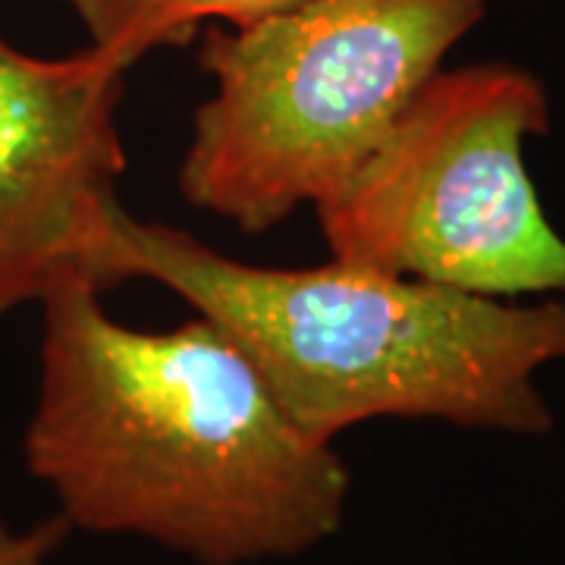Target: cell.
I'll return each mask as SVG.
<instances>
[{"instance_id": "6", "label": "cell", "mask_w": 565, "mask_h": 565, "mask_svg": "<svg viewBox=\"0 0 565 565\" xmlns=\"http://www.w3.org/2000/svg\"><path fill=\"white\" fill-rule=\"evenodd\" d=\"M88 32V47L129 73L158 47H180L207 22L245 25L299 0H63Z\"/></svg>"}, {"instance_id": "7", "label": "cell", "mask_w": 565, "mask_h": 565, "mask_svg": "<svg viewBox=\"0 0 565 565\" xmlns=\"http://www.w3.org/2000/svg\"><path fill=\"white\" fill-rule=\"evenodd\" d=\"M70 522L54 515L29 531H13L0 515V565H44L66 541Z\"/></svg>"}, {"instance_id": "1", "label": "cell", "mask_w": 565, "mask_h": 565, "mask_svg": "<svg viewBox=\"0 0 565 565\" xmlns=\"http://www.w3.org/2000/svg\"><path fill=\"white\" fill-rule=\"evenodd\" d=\"M25 465L70 527L199 565L292 559L345 519L349 468L289 418L221 323L136 330L70 286L44 302Z\"/></svg>"}, {"instance_id": "4", "label": "cell", "mask_w": 565, "mask_h": 565, "mask_svg": "<svg viewBox=\"0 0 565 565\" xmlns=\"http://www.w3.org/2000/svg\"><path fill=\"white\" fill-rule=\"evenodd\" d=\"M546 129V85L525 66H440L318 204L323 243L337 262L462 292L565 296V239L525 167Z\"/></svg>"}, {"instance_id": "5", "label": "cell", "mask_w": 565, "mask_h": 565, "mask_svg": "<svg viewBox=\"0 0 565 565\" xmlns=\"http://www.w3.org/2000/svg\"><path fill=\"white\" fill-rule=\"evenodd\" d=\"M126 70L85 47L32 57L0 41V315L120 286Z\"/></svg>"}, {"instance_id": "3", "label": "cell", "mask_w": 565, "mask_h": 565, "mask_svg": "<svg viewBox=\"0 0 565 565\" xmlns=\"http://www.w3.org/2000/svg\"><path fill=\"white\" fill-rule=\"evenodd\" d=\"M487 0H299L245 25L207 22L214 95L192 117L185 202L248 236L330 202Z\"/></svg>"}, {"instance_id": "2", "label": "cell", "mask_w": 565, "mask_h": 565, "mask_svg": "<svg viewBox=\"0 0 565 565\" xmlns=\"http://www.w3.org/2000/svg\"><path fill=\"white\" fill-rule=\"evenodd\" d=\"M120 270L221 323L321 444L374 418L522 437L553 427L537 374L565 359V299L512 305L337 258L255 267L132 214L120 226Z\"/></svg>"}]
</instances>
